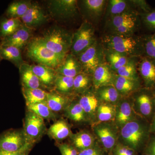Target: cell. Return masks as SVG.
Returning a JSON list of instances; mask_svg holds the SVG:
<instances>
[{
  "instance_id": "obj_1",
  "label": "cell",
  "mask_w": 155,
  "mask_h": 155,
  "mask_svg": "<svg viewBox=\"0 0 155 155\" xmlns=\"http://www.w3.org/2000/svg\"><path fill=\"white\" fill-rule=\"evenodd\" d=\"M72 37L63 28L53 26L47 29L40 38L48 48L65 58L71 48Z\"/></svg>"
},
{
  "instance_id": "obj_2",
  "label": "cell",
  "mask_w": 155,
  "mask_h": 155,
  "mask_svg": "<svg viewBox=\"0 0 155 155\" xmlns=\"http://www.w3.org/2000/svg\"><path fill=\"white\" fill-rule=\"evenodd\" d=\"M27 56L39 64L55 69L64 58L56 54L48 48L40 38L30 41L27 46Z\"/></svg>"
},
{
  "instance_id": "obj_3",
  "label": "cell",
  "mask_w": 155,
  "mask_h": 155,
  "mask_svg": "<svg viewBox=\"0 0 155 155\" xmlns=\"http://www.w3.org/2000/svg\"><path fill=\"white\" fill-rule=\"evenodd\" d=\"M95 41L92 25L89 22H84L72 35L71 54L75 57L78 56Z\"/></svg>"
},
{
  "instance_id": "obj_4",
  "label": "cell",
  "mask_w": 155,
  "mask_h": 155,
  "mask_svg": "<svg viewBox=\"0 0 155 155\" xmlns=\"http://www.w3.org/2000/svg\"><path fill=\"white\" fill-rule=\"evenodd\" d=\"M22 129L28 141L33 145L39 141L47 131L44 119L27 110Z\"/></svg>"
},
{
  "instance_id": "obj_5",
  "label": "cell",
  "mask_w": 155,
  "mask_h": 155,
  "mask_svg": "<svg viewBox=\"0 0 155 155\" xmlns=\"http://www.w3.org/2000/svg\"><path fill=\"white\" fill-rule=\"evenodd\" d=\"M29 144L31 143L27 139L22 128L10 129L0 135V150H1L7 152L18 151Z\"/></svg>"
},
{
  "instance_id": "obj_6",
  "label": "cell",
  "mask_w": 155,
  "mask_h": 155,
  "mask_svg": "<svg viewBox=\"0 0 155 155\" xmlns=\"http://www.w3.org/2000/svg\"><path fill=\"white\" fill-rule=\"evenodd\" d=\"M104 41L107 46L113 51L124 55L135 54L138 47L136 40L130 35L114 34L106 36Z\"/></svg>"
},
{
  "instance_id": "obj_7",
  "label": "cell",
  "mask_w": 155,
  "mask_h": 155,
  "mask_svg": "<svg viewBox=\"0 0 155 155\" xmlns=\"http://www.w3.org/2000/svg\"><path fill=\"white\" fill-rule=\"evenodd\" d=\"M121 136L125 145L136 151L142 144L145 137V131L139 122L130 121L123 126Z\"/></svg>"
},
{
  "instance_id": "obj_8",
  "label": "cell",
  "mask_w": 155,
  "mask_h": 155,
  "mask_svg": "<svg viewBox=\"0 0 155 155\" xmlns=\"http://www.w3.org/2000/svg\"><path fill=\"white\" fill-rule=\"evenodd\" d=\"M49 10L51 15L58 19H68L77 14V1L75 0H54L50 1Z\"/></svg>"
},
{
  "instance_id": "obj_9",
  "label": "cell",
  "mask_w": 155,
  "mask_h": 155,
  "mask_svg": "<svg viewBox=\"0 0 155 155\" xmlns=\"http://www.w3.org/2000/svg\"><path fill=\"white\" fill-rule=\"evenodd\" d=\"M78 57L81 67L86 72H94L97 67L101 65V58L96 41Z\"/></svg>"
},
{
  "instance_id": "obj_10",
  "label": "cell",
  "mask_w": 155,
  "mask_h": 155,
  "mask_svg": "<svg viewBox=\"0 0 155 155\" xmlns=\"http://www.w3.org/2000/svg\"><path fill=\"white\" fill-rule=\"evenodd\" d=\"M31 29L23 25L13 34L3 38L1 46H14L22 49L30 41Z\"/></svg>"
},
{
  "instance_id": "obj_11",
  "label": "cell",
  "mask_w": 155,
  "mask_h": 155,
  "mask_svg": "<svg viewBox=\"0 0 155 155\" xmlns=\"http://www.w3.org/2000/svg\"><path fill=\"white\" fill-rule=\"evenodd\" d=\"M48 19L47 16L39 5L37 3H32L20 20L23 25L32 29L44 24Z\"/></svg>"
},
{
  "instance_id": "obj_12",
  "label": "cell",
  "mask_w": 155,
  "mask_h": 155,
  "mask_svg": "<svg viewBox=\"0 0 155 155\" xmlns=\"http://www.w3.org/2000/svg\"><path fill=\"white\" fill-rule=\"evenodd\" d=\"M19 68L22 87L43 89V87L38 78L32 71L31 65L24 63Z\"/></svg>"
},
{
  "instance_id": "obj_13",
  "label": "cell",
  "mask_w": 155,
  "mask_h": 155,
  "mask_svg": "<svg viewBox=\"0 0 155 155\" xmlns=\"http://www.w3.org/2000/svg\"><path fill=\"white\" fill-rule=\"evenodd\" d=\"M31 67L44 87L54 88L57 74L54 69L41 64L31 65Z\"/></svg>"
},
{
  "instance_id": "obj_14",
  "label": "cell",
  "mask_w": 155,
  "mask_h": 155,
  "mask_svg": "<svg viewBox=\"0 0 155 155\" xmlns=\"http://www.w3.org/2000/svg\"><path fill=\"white\" fill-rule=\"evenodd\" d=\"M75 57L72 54L67 55L61 64L55 69L57 73L73 78L79 74L81 67Z\"/></svg>"
},
{
  "instance_id": "obj_15",
  "label": "cell",
  "mask_w": 155,
  "mask_h": 155,
  "mask_svg": "<svg viewBox=\"0 0 155 155\" xmlns=\"http://www.w3.org/2000/svg\"><path fill=\"white\" fill-rule=\"evenodd\" d=\"M47 133L49 137L57 142L61 141L72 134L70 127L63 119L57 120L50 126Z\"/></svg>"
},
{
  "instance_id": "obj_16",
  "label": "cell",
  "mask_w": 155,
  "mask_h": 155,
  "mask_svg": "<svg viewBox=\"0 0 155 155\" xmlns=\"http://www.w3.org/2000/svg\"><path fill=\"white\" fill-rule=\"evenodd\" d=\"M103 146L107 150H112L116 145V135L113 128L107 124H101L94 128Z\"/></svg>"
},
{
  "instance_id": "obj_17",
  "label": "cell",
  "mask_w": 155,
  "mask_h": 155,
  "mask_svg": "<svg viewBox=\"0 0 155 155\" xmlns=\"http://www.w3.org/2000/svg\"><path fill=\"white\" fill-rule=\"evenodd\" d=\"M46 102L50 109L56 114L64 111L69 104L67 96L61 94L54 90L48 92Z\"/></svg>"
},
{
  "instance_id": "obj_18",
  "label": "cell",
  "mask_w": 155,
  "mask_h": 155,
  "mask_svg": "<svg viewBox=\"0 0 155 155\" xmlns=\"http://www.w3.org/2000/svg\"><path fill=\"white\" fill-rule=\"evenodd\" d=\"M72 145L78 152L89 148L94 146V139L87 131H81L70 135Z\"/></svg>"
},
{
  "instance_id": "obj_19",
  "label": "cell",
  "mask_w": 155,
  "mask_h": 155,
  "mask_svg": "<svg viewBox=\"0 0 155 155\" xmlns=\"http://www.w3.org/2000/svg\"><path fill=\"white\" fill-rule=\"evenodd\" d=\"M93 73L94 84L96 88L107 86L112 82V74L109 68L105 65H100Z\"/></svg>"
},
{
  "instance_id": "obj_20",
  "label": "cell",
  "mask_w": 155,
  "mask_h": 155,
  "mask_svg": "<svg viewBox=\"0 0 155 155\" xmlns=\"http://www.w3.org/2000/svg\"><path fill=\"white\" fill-rule=\"evenodd\" d=\"M22 91L26 106L46 101L48 92L43 89H28L22 87Z\"/></svg>"
},
{
  "instance_id": "obj_21",
  "label": "cell",
  "mask_w": 155,
  "mask_h": 155,
  "mask_svg": "<svg viewBox=\"0 0 155 155\" xmlns=\"http://www.w3.org/2000/svg\"><path fill=\"white\" fill-rule=\"evenodd\" d=\"M0 56L2 59L11 61L18 68L24 63L21 50L15 47L0 45Z\"/></svg>"
},
{
  "instance_id": "obj_22",
  "label": "cell",
  "mask_w": 155,
  "mask_h": 155,
  "mask_svg": "<svg viewBox=\"0 0 155 155\" xmlns=\"http://www.w3.org/2000/svg\"><path fill=\"white\" fill-rule=\"evenodd\" d=\"M30 1H19L14 2L9 5L6 14L8 18L21 19L31 5Z\"/></svg>"
},
{
  "instance_id": "obj_23",
  "label": "cell",
  "mask_w": 155,
  "mask_h": 155,
  "mask_svg": "<svg viewBox=\"0 0 155 155\" xmlns=\"http://www.w3.org/2000/svg\"><path fill=\"white\" fill-rule=\"evenodd\" d=\"M22 25L20 19L4 18L0 21V38L3 39L13 34Z\"/></svg>"
},
{
  "instance_id": "obj_24",
  "label": "cell",
  "mask_w": 155,
  "mask_h": 155,
  "mask_svg": "<svg viewBox=\"0 0 155 155\" xmlns=\"http://www.w3.org/2000/svg\"><path fill=\"white\" fill-rule=\"evenodd\" d=\"M83 2L85 11L91 18L97 19L102 15L106 7V1L85 0Z\"/></svg>"
},
{
  "instance_id": "obj_25",
  "label": "cell",
  "mask_w": 155,
  "mask_h": 155,
  "mask_svg": "<svg viewBox=\"0 0 155 155\" xmlns=\"http://www.w3.org/2000/svg\"><path fill=\"white\" fill-rule=\"evenodd\" d=\"M74 78L57 73L54 88L59 93L64 95L69 94L73 90Z\"/></svg>"
},
{
  "instance_id": "obj_26",
  "label": "cell",
  "mask_w": 155,
  "mask_h": 155,
  "mask_svg": "<svg viewBox=\"0 0 155 155\" xmlns=\"http://www.w3.org/2000/svg\"><path fill=\"white\" fill-rule=\"evenodd\" d=\"M26 107L27 110L33 112L43 119L53 120H55L58 118V114L54 113L50 109L46 101L31 105Z\"/></svg>"
},
{
  "instance_id": "obj_27",
  "label": "cell",
  "mask_w": 155,
  "mask_h": 155,
  "mask_svg": "<svg viewBox=\"0 0 155 155\" xmlns=\"http://www.w3.org/2000/svg\"><path fill=\"white\" fill-rule=\"evenodd\" d=\"M64 112L65 116L75 122H83L86 119V114L78 102L69 103Z\"/></svg>"
},
{
  "instance_id": "obj_28",
  "label": "cell",
  "mask_w": 155,
  "mask_h": 155,
  "mask_svg": "<svg viewBox=\"0 0 155 155\" xmlns=\"http://www.w3.org/2000/svg\"><path fill=\"white\" fill-rule=\"evenodd\" d=\"M137 22V17L135 14L128 11L110 17L108 25L113 30L122 25Z\"/></svg>"
},
{
  "instance_id": "obj_29",
  "label": "cell",
  "mask_w": 155,
  "mask_h": 155,
  "mask_svg": "<svg viewBox=\"0 0 155 155\" xmlns=\"http://www.w3.org/2000/svg\"><path fill=\"white\" fill-rule=\"evenodd\" d=\"M129 5L124 0H111L108 2L107 15L109 18L128 12Z\"/></svg>"
},
{
  "instance_id": "obj_30",
  "label": "cell",
  "mask_w": 155,
  "mask_h": 155,
  "mask_svg": "<svg viewBox=\"0 0 155 155\" xmlns=\"http://www.w3.org/2000/svg\"><path fill=\"white\" fill-rule=\"evenodd\" d=\"M78 103L86 115H91L93 114L98 106L97 99L91 94L82 95L80 97Z\"/></svg>"
},
{
  "instance_id": "obj_31",
  "label": "cell",
  "mask_w": 155,
  "mask_h": 155,
  "mask_svg": "<svg viewBox=\"0 0 155 155\" xmlns=\"http://www.w3.org/2000/svg\"><path fill=\"white\" fill-rule=\"evenodd\" d=\"M140 70L143 78L148 83L155 81V65L148 60H145L141 63Z\"/></svg>"
},
{
  "instance_id": "obj_32",
  "label": "cell",
  "mask_w": 155,
  "mask_h": 155,
  "mask_svg": "<svg viewBox=\"0 0 155 155\" xmlns=\"http://www.w3.org/2000/svg\"><path fill=\"white\" fill-rule=\"evenodd\" d=\"M132 116V111L129 103L124 102L120 106L116 116V120L119 125H123L130 122Z\"/></svg>"
},
{
  "instance_id": "obj_33",
  "label": "cell",
  "mask_w": 155,
  "mask_h": 155,
  "mask_svg": "<svg viewBox=\"0 0 155 155\" xmlns=\"http://www.w3.org/2000/svg\"><path fill=\"white\" fill-rule=\"evenodd\" d=\"M134 81L118 75L115 79V87L118 92L123 94L127 93L134 88Z\"/></svg>"
},
{
  "instance_id": "obj_34",
  "label": "cell",
  "mask_w": 155,
  "mask_h": 155,
  "mask_svg": "<svg viewBox=\"0 0 155 155\" xmlns=\"http://www.w3.org/2000/svg\"><path fill=\"white\" fill-rule=\"evenodd\" d=\"M100 98L103 101L109 102H115L119 98V92L114 87H104L99 92Z\"/></svg>"
},
{
  "instance_id": "obj_35",
  "label": "cell",
  "mask_w": 155,
  "mask_h": 155,
  "mask_svg": "<svg viewBox=\"0 0 155 155\" xmlns=\"http://www.w3.org/2000/svg\"><path fill=\"white\" fill-rule=\"evenodd\" d=\"M90 79L86 73L80 72L74 78L73 90L78 92L84 91L88 87Z\"/></svg>"
},
{
  "instance_id": "obj_36",
  "label": "cell",
  "mask_w": 155,
  "mask_h": 155,
  "mask_svg": "<svg viewBox=\"0 0 155 155\" xmlns=\"http://www.w3.org/2000/svg\"><path fill=\"white\" fill-rule=\"evenodd\" d=\"M111 67L114 70H117L127 64L129 61L124 55L116 52L113 51L108 57Z\"/></svg>"
},
{
  "instance_id": "obj_37",
  "label": "cell",
  "mask_w": 155,
  "mask_h": 155,
  "mask_svg": "<svg viewBox=\"0 0 155 155\" xmlns=\"http://www.w3.org/2000/svg\"><path fill=\"white\" fill-rule=\"evenodd\" d=\"M115 114L114 107L107 104L101 105L98 109V117L101 122H107L113 119Z\"/></svg>"
},
{
  "instance_id": "obj_38",
  "label": "cell",
  "mask_w": 155,
  "mask_h": 155,
  "mask_svg": "<svg viewBox=\"0 0 155 155\" xmlns=\"http://www.w3.org/2000/svg\"><path fill=\"white\" fill-rule=\"evenodd\" d=\"M116 71L119 76L134 81H135L137 78L135 66L132 62L129 61Z\"/></svg>"
},
{
  "instance_id": "obj_39",
  "label": "cell",
  "mask_w": 155,
  "mask_h": 155,
  "mask_svg": "<svg viewBox=\"0 0 155 155\" xmlns=\"http://www.w3.org/2000/svg\"><path fill=\"white\" fill-rule=\"evenodd\" d=\"M137 103L141 114L144 116L150 115L152 110L151 101L150 97L146 94H142L137 98Z\"/></svg>"
},
{
  "instance_id": "obj_40",
  "label": "cell",
  "mask_w": 155,
  "mask_h": 155,
  "mask_svg": "<svg viewBox=\"0 0 155 155\" xmlns=\"http://www.w3.org/2000/svg\"><path fill=\"white\" fill-rule=\"evenodd\" d=\"M58 147L62 155H78L79 152L72 144L58 143Z\"/></svg>"
},
{
  "instance_id": "obj_41",
  "label": "cell",
  "mask_w": 155,
  "mask_h": 155,
  "mask_svg": "<svg viewBox=\"0 0 155 155\" xmlns=\"http://www.w3.org/2000/svg\"><path fill=\"white\" fill-rule=\"evenodd\" d=\"M135 151L126 146L118 145L114 149L113 155H136Z\"/></svg>"
},
{
  "instance_id": "obj_42",
  "label": "cell",
  "mask_w": 155,
  "mask_h": 155,
  "mask_svg": "<svg viewBox=\"0 0 155 155\" xmlns=\"http://www.w3.org/2000/svg\"><path fill=\"white\" fill-rule=\"evenodd\" d=\"M34 145L29 144L22 149L17 152H7L0 150V155H28Z\"/></svg>"
},
{
  "instance_id": "obj_43",
  "label": "cell",
  "mask_w": 155,
  "mask_h": 155,
  "mask_svg": "<svg viewBox=\"0 0 155 155\" xmlns=\"http://www.w3.org/2000/svg\"><path fill=\"white\" fill-rule=\"evenodd\" d=\"M78 155H104L102 151L98 147L93 146L78 153Z\"/></svg>"
},
{
  "instance_id": "obj_44",
  "label": "cell",
  "mask_w": 155,
  "mask_h": 155,
  "mask_svg": "<svg viewBox=\"0 0 155 155\" xmlns=\"http://www.w3.org/2000/svg\"><path fill=\"white\" fill-rule=\"evenodd\" d=\"M146 51L151 58H155V36L150 39L146 45Z\"/></svg>"
},
{
  "instance_id": "obj_45",
  "label": "cell",
  "mask_w": 155,
  "mask_h": 155,
  "mask_svg": "<svg viewBox=\"0 0 155 155\" xmlns=\"http://www.w3.org/2000/svg\"><path fill=\"white\" fill-rule=\"evenodd\" d=\"M144 20L149 27L155 29V11L147 14L145 17Z\"/></svg>"
},
{
  "instance_id": "obj_46",
  "label": "cell",
  "mask_w": 155,
  "mask_h": 155,
  "mask_svg": "<svg viewBox=\"0 0 155 155\" xmlns=\"http://www.w3.org/2000/svg\"><path fill=\"white\" fill-rule=\"evenodd\" d=\"M147 153L150 155H155V140L152 141L148 147Z\"/></svg>"
},
{
  "instance_id": "obj_47",
  "label": "cell",
  "mask_w": 155,
  "mask_h": 155,
  "mask_svg": "<svg viewBox=\"0 0 155 155\" xmlns=\"http://www.w3.org/2000/svg\"><path fill=\"white\" fill-rule=\"evenodd\" d=\"M153 128L154 130H155V116L154 120L153 121Z\"/></svg>"
},
{
  "instance_id": "obj_48",
  "label": "cell",
  "mask_w": 155,
  "mask_h": 155,
  "mask_svg": "<svg viewBox=\"0 0 155 155\" xmlns=\"http://www.w3.org/2000/svg\"><path fill=\"white\" fill-rule=\"evenodd\" d=\"M2 58H1V56H0V61H1V60H2Z\"/></svg>"
},
{
  "instance_id": "obj_49",
  "label": "cell",
  "mask_w": 155,
  "mask_h": 155,
  "mask_svg": "<svg viewBox=\"0 0 155 155\" xmlns=\"http://www.w3.org/2000/svg\"><path fill=\"white\" fill-rule=\"evenodd\" d=\"M144 155H150V154H145Z\"/></svg>"
},
{
  "instance_id": "obj_50",
  "label": "cell",
  "mask_w": 155,
  "mask_h": 155,
  "mask_svg": "<svg viewBox=\"0 0 155 155\" xmlns=\"http://www.w3.org/2000/svg\"><path fill=\"white\" fill-rule=\"evenodd\" d=\"M113 155V154H111V155Z\"/></svg>"
}]
</instances>
